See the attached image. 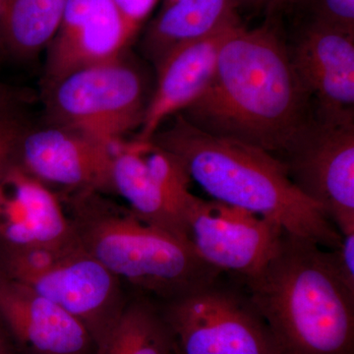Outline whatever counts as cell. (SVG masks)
I'll return each mask as SVG.
<instances>
[{
  "mask_svg": "<svg viewBox=\"0 0 354 354\" xmlns=\"http://www.w3.org/2000/svg\"><path fill=\"white\" fill-rule=\"evenodd\" d=\"M239 279L281 354H354V292L315 242L283 230L264 269Z\"/></svg>",
  "mask_w": 354,
  "mask_h": 354,
  "instance_id": "obj_3",
  "label": "cell"
},
{
  "mask_svg": "<svg viewBox=\"0 0 354 354\" xmlns=\"http://www.w3.org/2000/svg\"><path fill=\"white\" fill-rule=\"evenodd\" d=\"M180 114L203 131L281 155L312 111L278 19L251 29L234 26L208 88Z\"/></svg>",
  "mask_w": 354,
  "mask_h": 354,
  "instance_id": "obj_1",
  "label": "cell"
},
{
  "mask_svg": "<svg viewBox=\"0 0 354 354\" xmlns=\"http://www.w3.org/2000/svg\"><path fill=\"white\" fill-rule=\"evenodd\" d=\"M14 95L6 86L0 85V111L10 109L13 102Z\"/></svg>",
  "mask_w": 354,
  "mask_h": 354,
  "instance_id": "obj_26",
  "label": "cell"
},
{
  "mask_svg": "<svg viewBox=\"0 0 354 354\" xmlns=\"http://www.w3.org/2000/svg\"><path fill=\"white\" fill-rule=\"evenodd\" d=\"M186 241L207 264L248 279L276 253L283 230L245 209L196 197L185 218Z\"/></svg>",
  "mask_w": 354,
  "mask_h": 354,
  "instance_id": "obj_9",
  "label": "cell"
},
{
  "mask_svg": "<svg viewBox=\"0 0 354 354\" xmlns=\"http://www.w3.org/2000/svg\"><path fill=\"white\" fill-rule=\"evenodd\" d=\"M97 354H177L157 302L135 293Z\"/></svg>",
  "mask_w": 354,
  "mask_h": 354,
  "instance_id": "obj_19",
  "label": "cell"
},
{
  "mask_svg": "<svg viewBox=\"0 0 354 354\" xmlns=\"http://www.w3.org/2000/svg\"><path fill=\"white\" fill-rule=\"evenodd\" d=\"M106 195L80 190L58 197L78 243L135 293L160 304L223 274L187 241L144 223Z\"/></svg>",
  "mask_w": 354,
  "mask_h": 354,
  "instance_id": "obj_4",
  "label": "cell"
},
{
  "mask_svg": "<svg viewBox=\"0 0 354 354\" xmlns=\"http://www.w3.org/2000/svg\"><path fill=\"white\" fill-rule=\"evenodd\" d=\"M135 35L114 0H66L57 34L46 48L44 88L120 57Z\"/></svg>",
  "mask_w": 354,
  "mask_h": 354,
  "instance_id": "obj_12",
  "label": "cell"
},
{
  "mask_svg": "<svg viewBox=\"0 0 354 354\" xmlns=\"http://www.w3.org/2000/svg\"><path fill=\"white\" fill-rule=\"evenodd\" d=\"M235 25L179 44L155 65L157 81L136 140L150 142L169 118L189 108L204 94L213 80L221 44Z\"/></svg>",
  "mask_w": 354,
  "mask_h": 354,
  "instance_id": "obj_15",
  "label": "cell"
},
{
  "mask_svg": "<svg viewBox=\"0 0 354 354\" xmlns=\"http://www.w3.org/2000/svg\"><path fill=\"white\" fill-rule=\"evenodd\" d=\"M27 130L11 108L0 111V183L15 165L21 140Z\"/></svg>",
  "mask_w": 354,
  "mask_h": 354,
  "instance_id": "obj_21",
  "label": "cell"
},
{
  "mask_svg": "<svg viewBox=\"0 0 354 354\" xmlns=\"http://www.w3.org/2000/svg\"><path fill=\"white\" fill-rule=\"evenodd\" d=\"M304 0H234L235 8L239 10L263 13L267 18L279 19L281 14L290 12L295 7L304 6Z\"/></svg>",
  "mask_w": 354,
  "mask_h": 354,
  "instance_id": "obj_23",
  "label": "cell"
},
{
  "mask_svg": "<svg viewBox=\"0 0 354 354\" xmlns=\"http://www.w3.org/2000/svg\"><path fill=\"white\" fill-rule=\"evenodd\" d=\"M288 48L314 115L354 118V34L310 19Z\"/></svg>",
  "mask_w": 354,
  "mask_h": 354,
  "instance_id": "obj_11",
  "label": "cell"
},
{
  "mask_svg": "<svg viewBox=\"0 0 354 354\" xmlns=\"http://www.w3.org/2000/svg\"><path fill=\"white\" fill-rule=\"evenodd\" d=\"M310 19L354 34V0H304Z\"/></svg>",
  "mask_w": 354,
  "mask_h": 354,
  "instance_id": "obj_20",
  "label": "cell"
},
{
  "mask_svg": "<svg viewBox=\"0 0 354 354\" xmlns=\"http://www.w3.org/2000/svg\"><path fill=\"white\" fill-rule=\"evenodd\" d=\"M300 192L342 235L354 232V118H311L281 155Z\"/></svg>",
  "mask_w": 354,
  "mask_h": 354,
  "instance_id": "obj_8",
  "label": "cell"
},
{
  "mask_svg": "<svg viewBox=\"0 0 354 354\" xmlns=\"http://www.w3.org/2000/svg\"><path fill=\"white\" fill-rule=\"evenodd\" d=\"M150 97L143 70L124 53L46 87V113L51 125L82 133L114 150L141 127Z\"/></svg>",
  "mask_w": 354,
  "mask_h": 354,
  "instance_id": "obj_6",
  "label": "cell"
},
{
  "mask_svg": "<svg viewBox=\"0 0 354 354\" xmlns=\"http://www.w3.org/2000/svg\"><path fill=\"white\" fill-rule=\"evenodd\" d=\"M66 0H0V46L28 59L55 38Z\"/></svg>",
  "mask_w": 354,
  "mask_h": 354,
  "instance_id": "obj_18",
  "label": "cell"
},
{
  "mask_svg": "<svg viewBox=\"0 0 354 354\" xmlns=\"http://www.w3.org/2000/svg\"><path fill=\"white\" fill-rule=\"evenodd\" d=\"M158 305L177 354H281L239 277L223 272Z\"/></svg>",
  "mask_w": 354,
  "mask_h": 354,
  "instance_id": "obj_7",
  "label": "cell"
},
{
  "mask_svg": "<svg viewBox=\"0 0 354 354\" xmlns=\"http://www.w3.org/2000/svg\"><path fill=\"white\" fill-rule=\"evenodd\" d=\"M143 145L138 140H127L114 149V194L127 201L139 220L187 241L185 215L149 171L142 155Z\"/></svg>",
  "mask_w": 354,
  "mask_h": 354,
  "instance_id": "obj_16",
  "label": "cell"
},
{
  "mask_svg": "<svg viewBox=\"0 0 354 354\" xmlns=\"http://www.w3.org/2000/svg\"><path fill=\"white\" fill-rule=\"evenodd\" d=\"M147 28L144 53L153 64L179 44L205 38L241 22L234 0H160Z\"/></svg>",
  "mask_w": 354,
  "mask_h": 354,
  "instance_id": "obj_17",
  "label": "cell"
},
{
  "mask_svg": "<svg viewBox=\"0 0 354 354\" xmlns=\"http://www.w3.org/2000/svg\"><path fill=\"white\" fill-rule=\"evenodd\" d=\"M325 252L335 274L354 292V232L342 235L341 243Z\"/></svg>",
  "mask_w": 354,
  "mask_h": 354,
  "instance_id": "obj_22",
  "label": "cell"
},
{
  "mask_svg": "<svg viewBox=\"0 0 354 354\" xmlns=\"http://www.w3.org/2000/svg\"><path fill=\"white\" fill-rule=\"evenodd\" d=\"M160 0H114L130 29L139 31Z\"/></svg>",
  "mask_w": 354,
  "mask_h": 354,
  "instance_id": "obj_24",
  "label": "cell"
},
{
  "mask_svg": "<svg viewBox=\"0 0 354 354\" xmlns=\"http://www.w3.org/2000/svg\"><path fill=\"white\" fill-rule=\"evenodd\" d=\"M76 242L57 193L13 165L0 183V244L36 249Z\"/></svg>",
  "mask_w": 354,
  "mask_h": 354,
  "instance_id": "obj_14",
  "label": "cell"
},
{
  "mask_svg": "<svg viewBox=\"0 0 354 354\" xmlns=\"http://www.w3.org/2000/svg\"><path fill=\"white\" fill-rule=\"evenodd\" d=\"M113 150L68 128L50 125L26 131L15 165L58 196L80 190L113 194Z\"/></svg>",
  "mask_w": 354,
  "mask_h": 354,
  "instance_id": "obj_10",
  "label": "cell"
},
{
  "mask_svg": "<svg viewBox=\"0 0 354 354\" xmlns=\"http://www.w3.org/2000/svg\"><path fill=\"white\" fill-rule=\"evenodd\" d=\"M0 354H16L10 335L0 322Z\"/></svg>",
  "mask_w": 354,
  "mask_h": 354,
  "instance_id": "obj_25",
  "label": "cell"
},
{
  "mask_svg": "<svg viewBox=\"0 0 354 354\" xmlns=\"http://www.w3.org/2000/svg\"><path fill=\"white\" fill-rule=\"evenodd\" d=\"M0 272L78 319L94 337L97 349L128 301L122 281L78 241L60 248L14 249L0 244Z\"/></svg>",
  "mask_w": 354,
  "mask_h": 354,
  "instance_id": "obj_5",
  "label": "cell"
},
{
  "mask_svg": "<svg viewBox=\"0 0 354 354\" xmlns=\"http://www.w3.org/2000/svg\"><path fill=\"white\" fill-rule=\"evenodd\" d=\"M150 142L176 155L191 180L212 200L274 221L324 249L341 243L339 230L318 205L300 192L283 162L272 153L203 131L180 113Z\"/></svg>",
  "mask_w": 354,
  "mask_h": 354,
  "instance_id": "obj_2",
  "label": "cell"
},
{
  "mask_svg": "<svg viewBox=\"0 0 354 354\" xmlns=\"http://www.w3.org/2000/svg\"><path fill=\"white\" fill-rule=\"evenodd\" d=\"M0 322L26 354H97L94 337L78 319L2 272Z\"/></svg>",
  "mask_w": 354,
  "mask_h": 354,
  "instance_id": "obj_13",
  "label": "cell"
}]
</instances>
